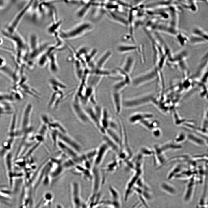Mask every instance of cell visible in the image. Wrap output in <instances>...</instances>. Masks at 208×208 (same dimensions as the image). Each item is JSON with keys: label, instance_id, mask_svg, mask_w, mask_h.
Returning <instances> with one entry per match:
<instances>
[{"label": "cell", "instance_id": "6da1fadb", "mask_svg": "<svg viewBox=\"0 0 208 208\" xmlns=\"http://www.w3.org/2000/svg\"><path fill=\"white\" fill-rule=\"evenodd\" d=\"M93 28V25L90 22L82 21L69 29L60 30L58 36L62 39H75L86 34L92 30Z\"/></svg>", "mask_w": 208, "mask_h": 208}, {"label": "cell", "instance_id": "7a4b0ae2", "mask_svg": "<svg viewBox=\"0 0 208 208\" xmlns=\"http://www.w3.org/2000/svg\"><path fill=\"white\" fill-rule=\"evenodd\" d=\"M2 33L5 38L14 44L17 59H20L22 57L26 55L28 51V45L17 31L13 33H10L3 30Z\"/></svg>", "mask_w": 208, "mask_h": 208}, {"label": "cell", "instance_id": "3957f363", "mask_svg": "<svg viewBox=\"0 0 208 208\" xmlns=\"http://www.w3.org/2000/svg\"><path fill=\"white\" fill-rule=\"evenodd\" d=\"M70 199L73 208H87V204L84 202L81 194L80 183L77 181H73L70 185Z\"/></svg>", "mask_w": 208, "mask_h": 208}, {"label": "cell", "instance_id": "277c9868", "mask_svg": "<svg viewBox=\"0 0 208 208\" xmlns=\"http://www.w3.org/2000/svg\"><path fill=\"white\" fill-rule=\"evenodd\" d=\"M33 1H29L27 2L3 30L10 33H12L17 31L20 23L25 14L29 10Z\"/></svg>", "mask_w": 208, "mask_h": 208}, {"label": "cell", "instance_id": "5b68a950", "mask_svg": "<svg viewBox=\"0 0 208 208\" xmlns=\"http://www.w3.org/2000/svg\"><path fill=\"white\" fill-rule=\"evenodd\" d=\"M189 42L192 45H197L208 42V32L198 26L192 29Z\"/></svg>", "mask_w": 208, "mask_h": 208}, {"label": "cell", "instance_id": "8992f818", "mask_svg": "<svg viewBox=\"0 0 208 208\" xmlns=\"http://www.w3.org/2000/svg\"><path fill=\"white\" fill-rule=\"evenodd\" d=\"M109 191L111 200L105 203L107 208H121L122 203L120 193L118 190L114 187H109Z\"/></svg>", "mask_w": 208, "mask_h": 208}, {"label": "cell", "instance_id": "52a82bcc", "mask_svg": "<svg viewBox=\"0 0 208 208\" xmlns=\"http://www.w3.org/2000/svg\"><path fill=\"white\" fill-rule=\"evenodd\" d=\"M32 106L29 104L25 107L23 114L21 123V132L25 136L30 131V120Z\"/></svg>", "mask_w": 208, "mask_h": 208}, {"label": "cell", "instance_id": "ba28073f", "mask_svg": "<svg viewBox=\"0 0 208 208\" xmlns=\"http://www.w3.org/2000/svg\"><path fill=\"white\" fill-rule=\"evenodd\" d=\"M76 96L73 103V109L75 114L78 119L82 122L84 123H87L90 120L86 114L85 109L80 104L79 100Z\"/></svg>", "mask_w": 208, "mask_h": 208}, {"label": "cell", "instance_id": "9c48e42d", "mask_svg": "<svg viewBox=\"0 0 208 208\" xmlns=\"http://www.w3.org/2000/svg\"><path fill=\"white\" fill-rule=\"evenodd\" d=\"M59 140L72 148L77 153L81 151V145L74 139L65 133H60L58 134Z\"/></svg>", "mask_w": 208, "mask_h": 208}, {"label": "cell", "instance_id": "30bf717a", "mask_svg": "<svg viewBox=\"0 0 208 208\" xmlns=\"http://www.w3.org/2000/svg\"><path fill=\"white\" fill-rule=\"evenodd\" d=\"M109 149L108 146L104 142L100 145L97 149L96 153L93 161L94 166L98 167Z\"/></svg>", "mask_w": 208, "mask_h": 208}, {"label": "cell", "instance_id": "8fae6325", "mask_svg": "<svg viewBox=\"0 0 208 208\" xmlns=\"http://www.w3.org/2000/svg\"><path fill=\"white\" fill-rule=\"evenodd\" d=\"M57 145L62 151L75 162L80 161V157L78 155V153L75 151L59 140L58 141Z\"/></svg>", "mask_w": 208, "mask_h": 208}, {"label": "cell", "instance_id": "7c38bea8", "mask_svg": "<svg viewBox=\"0 0 208 208\" xmlns=\"http://www.w3.org/2000/svg\"><path fill=\"white\" fill-rule=\"evenodd\" d=\"M54 199L53 193L50 192H45L34 208H49Z\"/></svg>", "mask_w": 208, "mask_h": 208}, {"label": "cell", "instance_id": "4fadbf2b", "mask_svg": "<svg viewBox=\"0 0 208 208\" xmlns=\"http://www.w3.org/2000/svg\"><path fill=\"white\" fill-rule=\"evenodd\" d=\"M112 98L116 113L119 115L123 107V100L120 92L112 91Z\"/></svg>", "mask_w": 208, "mask_h": 208}, {"label": "cell", "instance_id": "5bb4252c", "mask_svg": "<svg viewBox=\"0 0 208 208\" xmlns=\"http://www.w3.org/2000/svg\"><path fill=\"white\" fill-rule=\"evenodd\" d=\"M89 120L91 121L100 132L101 127L100 119L96 113L94 107H88L84 109Z\"/></svg>", "mask_w": 208, "mask_h": 208}, {"label": "cell", "instance_id": "9a60e30c", "mask_svg": "<svg viewBox=\"0 0 208 208\" xmlns=\"http://www.w3.org/2000/svg\"><path fill=\"white\" fill-rule=\"evenodd\" d=\"M134 63V58L131 56H128L125 58L123 65L120 69L125 73L129 75L133 70Z\"/></svg>", "mask_w": 208, "mask_h": 208}, {"label": "cell", "instance_id": "2e32d148", "mask_svg": "<svg viewBox=\"0 0 208 208\" xmlns=\"http://www.w3.org/2000/svg\"><path fill=\"white\" fill-rule=\"evenodd\" d=\"M112 54L111 51L108 50L105 51L98 59L95 64L96 68L103 69L106 62L109 59Z\"/></svg>", "mask_w": 208, "mask_h": 208}, {"label": "cell", "instance_id": "e0dca14e", "mask_svg": "<svg viewBox=\"0 0 208 208\" xmlns=\"http://www.w3.org/2000/svg\"><path fill=\"white\" fill-rule=\"evenodd\" d=\"M62 21L61 20H56L53 21L52 23L47 28V31L49 34L57 36L60 32L59 31L61 24Z\"/></svg>", "mask_w": 208, "mask_h": 208}, {"label": "cell", "instance_id": "ac0fdd59", "mask_svg": "<svg viewBox=\"0 0 208 208\" xmlns=\"http://www.w3.org/2000/svg\"><path fill=\"white\" fill-rule=\"evenodd\" d=\"M131 82L130 79L123 78V79L115 83L112 86V91L120 92Z\"/></svg>", "mask_w": 208, "mask_h": 208}, {"label": "cell", "instance_id": "d6986e66", "mask_svg": "<svg viewBox=\"0 0 208 208\" xmlns=\"http://www.w3.org/2000/svg\"><path fill=\"white\" fill-rule=\"evenodd\" d=\"M137 47L134 45L126 44H120L117 47V51L120 53H125L135 50Z\"/></svg>", "mask_w": 208, "mask_h": 208}, {"label": "cell", "instance_id": "ffe728a7", "mask_svg": "<svg viewBox=\"0 0 208 208\" xmlns=\"http://www.w3.org/2000/svg\"><path fill=\"white\" fill-rule=\"evenodd\" d=\"M91 5V2H88L83 5L77 11L75 15L78 19H82L86 15Z\"/></svg>", "mask_w": 208, "mask_h": 208}, {"label": "cell", "instance_id": "44dd1931", "mask_svg": "<svg viewBox=\"0 0 208 208\" xmlns=\"http://www.w3.org/2000/svg\"><path fill=\"white\" fill-rule=\"evenodd\" d=\"M105 134L113 140L119 146L121 145L120 137L116 131V130L110 128H108L106 131Z\"/></svg>", "mask_w": 208, "mask_h": 208}, {"label": "cell", "instance_id": "7402d4cb", "mask_svg": "<svg viewBox=\"0 0 208 208\" xmlns=\"http://www.w3.org/2000/svg\"><path fill=\"white\" fill-rule=\"evenodd\" d=\"M208 68V50L201 60L198 70L196 75L199 73L200 75L202 72L204 71Z\"/></svg>", "mask_w": 208, "mask_h": 208}, {"label": "cell", "instance_id": "603a6c76", "mask_svg": "<svg viewBox=\"0 0 208 208\" xmlns=\"http://www.w3.org/2000/svg\"><path fill=\"white\" fill-rule=\"evenodd\" d=\"M103 137L105 142L110 149L114 151L118 152L119 151V146L106 134L103 135Z\"/></svg>", "mask_w": 208, "mask_h": 208}, {"label": "cell", "instance_id": "cb8c5ba5", "mask_svg": "<svg viewBox=\"0 0 208 208\" xmlns=\"http://www.w3.org/2000/svg\"><path fill=\"white\" fill-rule=\"evenodd\" d=\"M56 53V51H55L51 54L48 62L51 70L53 71L57 70L58 67Z\"/></svg>", "mask_w": 208, "mask_h": 208}, {"label": "cell", "instance_id": "d4e9b609", "mask_svg": "<svg viewBox=\"0 0 208 208\" xmlns=\"http://www.w3.org/2000/svg\"><path fill=\"white\" fill-rule=\"evenodd\" d=\"M109 15L111 19L115 21L120 23L125 26L128 25V21L118 14L111 12L109 13Z\"/></svg>", "mask_w": 208, "mask_h": 208}, {"label": "cell", "instance_id": "484cf974", "mask_svg": "<svg viewBox=\"0 0 208 208\" xmlns=\"http://www.w3.org/2000/svg\"><path fill=\"white\" fill-rule=\"evenodd\" d=\"M101 77V76L97 75L91 76L90 78L88 79V83L90 87L93 88L98 84Z\"/></svg>", "mask_w": 208, "mask_h": 208}, {"label": "cell", "instance_id": "4316f807", "mask_svg": "<svg viewBox=\"0 0 208 208\" xmlns=\"http://www.w3.org/2000/svg\"><path fill=\"white\" fill-rule=\"evenodd\" d=\"M97 52V50L96 49H93L90 53L86 55V60L89 61L95 56Z\"/></svg>", "mask_w": 208, "mask_h": 208}, {"label": "cell", "instance_id": "83f0119b", "mask_svg": "<svg viewBox=\"0 0 208 208\" xmlns=\"http://www.w3.org/2000/svg\"><path fill=\"white\" fill-rule=\"evenodd\" d=\"M153 130L152 133L153 135L155 137H159L161 135V132L160 129L156 127L154 128Z\"/></svg>", "mask_w": 208, "mask_h": 208}, {"label": "cell", "instance_id": "f1b7e54d", "mask_svg": "<svg viewBox=\"0 0 208 208\" xmlns=\"http://www.w3.org/2000/svg\"><path fill=\"white\" fill-rule=\"evenodd\" d=\"M7 63L5 58L0 56V69L4 68L6 66Z\"/></svg>", "mask_w": 208, "mask_h": 208}, {"label": "cell", "instance_id": "f546056e", "mask_svg": "<svg viewBox=\"0 0 208 208\" xmlns=\"http://www.w3.org/2000/svg\"><path fill=\"white\" fill-rule=\"evenodd\" d=\"M7 1L0 0V9H3L7 5Z\"/></svg>", "mask_w": 208, "mask_h": 208}, {"label": "cell", "instance_id": "4dcf8cb0", "mask_svg": "<svg viewBox=\"0 0 208 208\" xmlns=\"http://www.w3.org/2000/svg\"><path fill=\"white\" fill-rule=\"evenodd\" d=\"M55 208H65L63 205L60 204H57L55 205Z\"/></svg>", "mask_w": 208, "mask_h": 208}]
</instances>
